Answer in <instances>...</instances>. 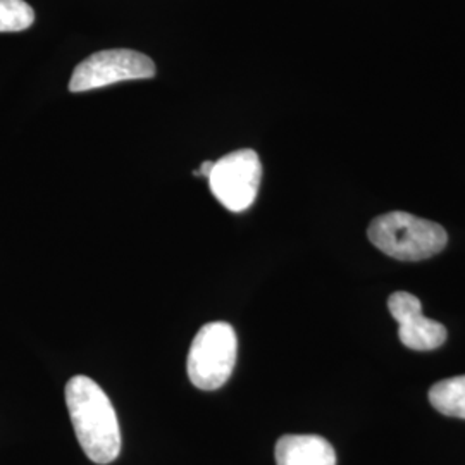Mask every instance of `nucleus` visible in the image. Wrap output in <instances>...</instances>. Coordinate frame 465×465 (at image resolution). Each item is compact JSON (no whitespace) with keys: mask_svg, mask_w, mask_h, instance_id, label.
<instances>
[{"mask_svg":"<svg viewBox=\"0 0 465 465\" xmlns=\"http://www.w3.org/2000/svg\"><path fill=\"white\" fill-rule=\"evenodd\" d=\"M155 76V64L145 54L128 49L102 50L74 67L69 92L82 94L109 84L149 80Z\"/></svg>","mask_w":465,"mask_h":465,"instance_id":"obj_4","label":"nucleus"},{"mask_svg":"<svg viewBox=\"0 0 465 465\" xmlns=\"http://www.w3.org/2000/svg\"><path fill=\"white\" fill-rule=\"evenodd\" d=\"M430 401L443 416L465 419V374L436 382L430 390Z\"/></svg>","mask_w":465,"mask_h":465,"instance_id":"obj_8","label":"nucleus"},{"mask_svg":"<svg viewBox=\"0 0 465 465\" xmlns=\"http://www.w3.org/2000/svg\"><path fill=\"white\" fill-rule=\"evenodd\" d=\"M262 164L255 150L232 152L214 163L209 186L221 205L232 213H243L257 199Z\"/></svg>","mask_w":465,"mask_h":465,"instance_id":"obj_5","label":"nucleus"},{"mask_svg":"<svg viewBox=\"0 0 465 465\" xmlns=\"http://www.w3.org/2000/svg\"><path fill=\"white\" fill-rule=\"evenodd\" d=\"M367 236L382 253L405 262L430 259L445 249L449 242V234L438 223L401 211L376 217Z\"/></svg>","mask_w":465,"mask_h":465,"instance_id":"obj_2","label":"nucleus"},{"mask_svg":"<svg viewBox=\"0 0 465 465\" xmlns=\"http://www.w3.org/2000/svg\"><path fill=\"white\" fill-rule=\"evenodd\" d=\"M35 21V11L25 0H0V34L28 30Z\"/></svg>","mask_w":465,"mask_h":465,"instance_id":"obj_9","label":"nucleus"},{"mask_svg":"<svg viewBox=\"0 0 465 465\" xmlns=\"http://www.w3.org/2000/svg\"><path fill=\"white\" fill-rule=\"evenodd\" d=\"M238 340L232 324L216 321L200 328L186 361L188 378L205 391L219 390L232 378Z\"/></svg>","mask_w":465,"mask_h":465,"instance_id":"obj_3","label":"nucleus"},{"mask_svg":"<svg viewBox=\"0 0 465 465\" xmlns=\"http://www.w3.org/2000/svg\"><path fill=\"white\" fill-rule=\"evenodd\" d=\"M388 309L399 322L400 341L411 350L430 351L447 341V328L422 316L420 300L407 292H395L388 300Z\"/></svg>","mask_w":465,"mask_h":465,"instance_id":"obj_6","label":"nucleus"},{"mask_svg":"<svg viewBox=\"0 0 465 465\" xmlns=\"http://www.w3.org/2000/svg\"><path fill=\"white\" fill-rule=\"evenodd\" d=\"M66 405L86 457L100 465L114 462L121 453V430L105 391L94 380L74 376L66 384Z\"/></svg>","mask_w":465,"mask_h":465,"instance_id":"obj_1","label":"nucleus"},{"mask_svg":"<svg viewBox=\"0 0 465 465\" xmlns=\"http://www.w3.org/2000/svg\"><path fill=\"white\" fill-rule=\"evenodd\" d=\"M276 465H336L331 443L316 434H286L276 443Z\"/></svg>","mask_w":465,"mask_h":465,"instance_id":"obj_7","label":"nucleus"},{"mask_svg":"<svg viewBox=\"0 0 465 465\" xmlns=\"http://www.w3.org/2000/svg\"><path fill=\"white\" fill-rule=\"evenodd\" d=\"M213 166H214V163H213V161H205L203 164H200L199 169H195V171H193V176L209 178V174H211V171H213Z\"/></svg>","mask_w":465,"mask_h":465,"instance_id":"obj_10","label":"nucleus"}]
</instances>
